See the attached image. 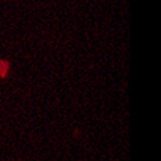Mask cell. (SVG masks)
Here are the masks:
<instances>
[{
  "label": "cell",
  "mask_w": 161,
  "mask_h": 161,
  "mask_svg": "<svg viewBox=\"0 0 161 161\" xmlns=\"http://www.w3.org/2000/svg\"><path fill=\"white\" fill-rule=\"evenodd\" d=\"M8 69H9V64L7 61L0 60V76H6Z\"/></svg>",
  "instance_id": "1"
}]
</instances>
